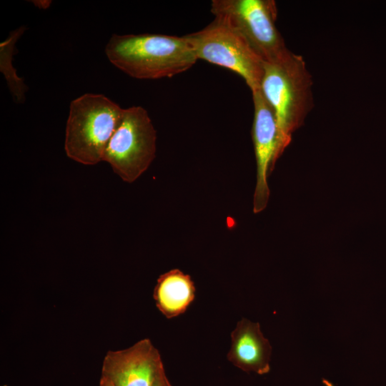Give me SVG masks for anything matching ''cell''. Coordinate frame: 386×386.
I'll list each match as a JSON object with an SVG mask.
<instances>
[{"instance_id":"12","label":"cell","mask_w":386,"mask_h":386,"mask_svg":"<svg viewBox=\"0 0 386 386\" xmlns=\"http://www.w3.org/2000/svg\"><path fill=\"white\" fill-rule=\"evenodd\" d=\"M154 386H172L166 375L160 379Z\"/></svg>"},{"instance_id":"7","label":"cell","mask_w":386,"mask_h":386,"mask_svg":"<svg viewBox=\"0 0 386 386\" xmlns=\"http://www.w3.org/2000/svg\"><path fill=\"white\" fill-rule=\"evenodd\" d=\"M164 375L160 354L147 338L129 348L109 351L102 368V377L114 386H154Z\"/></svg>"},{"instance_id":"6","label":"cell","mask_w":386,"mask_h":386,"mask_svg":"<svg viewBox=\"0 0 386 386\" xmlns=\"http://www.w3.org/2000/svg\"><path fill=\"white\" fill-rule=\"evenodd\" d=\"M186 36L198 59L237 73L251 91L259 89L264 61L234 29L214 18L202 30Z\"/></svg>"},{"instance_id":"14","label":"cell","mask_w":386,"mask_h":386,"mask_svg":"<svg viewBox=\"0 0 386 386\" xmlns=\"http://www.w3.org/2000/svg\"><path fill=\"white\" fill-rule=\"evenodd\" d=\"M3 386H6V385H3Z\"/></svg>"},{"instance_id":"8","label":"cell","mask_w":386,"mask_h":386,"mask_svg":"<svg viewBox=\"0 0 386 386\" xmlns=\"http://www.w3.org/2000/svg\"><path fill=\"white\" fill-rule=\"evenodd\" d=\"M252 94L254 104L252 136L257 164L253 212L257 214L266 208L269 201L267 177L276 163L277 126L274 113L260 89L252 91Z\"/></svg>"},{"instance_id":"1","label":"cell","mask_w":386,"mask_h":386,"mask_svg":"<svg viewBox=\"0 0 386 386\" xmlns=\"http://www.w3.org/2000/svg\"><path fill=\"white\" fill-rule=\"evenodd\" d=\"M105 54L114 66L139 79L169 78L187 71L198 60L186 35L113 34Z\"/></svg>"},{"instance_id":"11","label":"cell","mask_w":386,"mask_h":386,"mask_svg":"<svg viewBox=\"0 0 386 386\" xmlns=\"http://www.w3.org/2000/svg\"><path fill=\"white\" fill-rule=\"evenodd\" d=\"M25 29V26H21L11 31L6 39L0 44V69L5 76L14 101L17 103L24 102L27 86L22 79L16 75L11 61L15 44Z\"/></svg>"},{"instance_id":"9","label":"cell","mask_w":386,"mask_h":386,"mask_svg":"<svg viewBox=\"0 0 386 386\" xmlns=\"http://www.w3.org/2000/svg\"><path fill=\"white\" fill-rule=\"evenodd\" d=\"M231 347L227 357L242 370L259 375L269 372L272 347L258 322L243 318L231 333Z\"/></svg>"},{"instance_id":"3","label":"cell","mask_w":386,"mask_h":386,"mask_svg":"<svg viewBox=\"0 0 386 386\" xmlns=\"http://www.w3.org/2000/svg\"><path fill=\"white\" fill-rule=\"evenodd\" d=\"M123 109L100 94L87 93L71 101L65 132L67 157L85 165L103 161L104 150Z\"/></svg>"},{"instance_id":"13","label":"cell","mask_w":386,"mask_h":386,"mask_svg":"<svg viewBox=\"0 0 386 386\" xmlns=\"http://www.w3.org/2000/svg\"><path fill=\"white\" fill-rule=\"evenodd\" d=\"M99 386H114V385L109 380L101 376Z\"/></svg>"},{"instance_id":"5","label":"cell","mask_w":386,"mask_h":386,"mask_svg":"<svg viewBox=\"0 0 386 386\" xmlns=\"http://www.w3.org/2000/svg\"><path fill=\"white\" fill-rule=\"evenodd\" d=\"M156 141L157 132L147 111L140 106L124 109L104 150L103 161L109 163L123 181L132 183L153 162Z\"/></svg>"},{"instance_id":"10","label":"cell","mask_w":386,"mask_h":386,"mask_svg":"<svg viewBox=\"0 0 386 386\" xmlns=\"http://www.w3.org/2000/svg\"><path fill=\"white\" fill-rule=\"evenodd\" d=\"M195 292L191 277L173 269L159 277L153 297L160 312L172 319L187 311L195 298Z\"/></svg>"},{"instance_id":"2","label":"cell","mask_w":386,"mask_h":386,"mask_svg":"<svg viewBox=\"0 0 386 386\" xmlns=\"http://www.w3.org/2000/svg\"><path fill=\"white\" fill-rule=\"evenodd\" d=\"M312 86V76L300 55L291 51L279 61L264 64L259 89L276 118V162L313 107Z\"/></svg>"},{"instance_id":"4","label":"cell","mask_w":386,"mask_h":386,"mask_svg":"<svg viewBox=\"0 0 386 386\" xmlns=\"http://www.w3.org/2000/svg\"><path fill=\"white\" fill-rule=\"evenodd\" d=\"M210 11L239 34L264 62H274L290 52L276 26L273 0H213Z\"/></svg>"}]
</instances>
